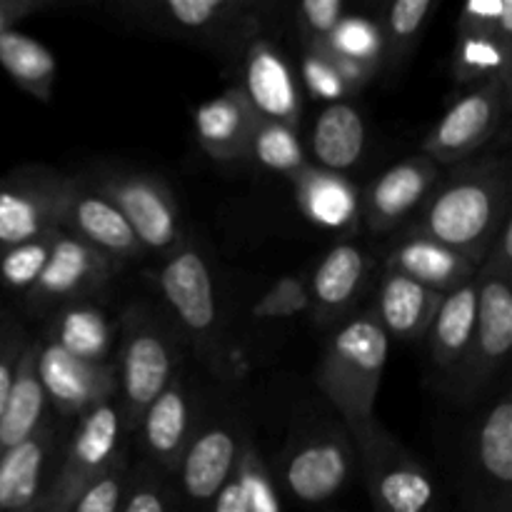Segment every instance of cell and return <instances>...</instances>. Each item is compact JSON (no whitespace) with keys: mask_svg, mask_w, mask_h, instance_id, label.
Here are the masks:
<instances>
[{"mask_svg":"<svg viewBox=\"0 0 512 512\" xmlns=\"http://www.w3.org/2000/svg\"><path fill=\"white\" fill-rule=\"evenodd\" d=\"M505 220H510V168L495 158L460 168L438 185L415 230L480 265Z\"/></svg>","mask_w":512,"mask_h":512,"instance_id":"obj_1","label":"cell"},{"mask_svg":"<svg viewBox=\"0 0 512 512\" xmlns=\"http://www.w3.org/2000/svg\"><path fill=\"white\" fill-rule=\"evenodd\" d=\"M390 338L375 313L358 315L335 330L318 370V388L333 403L358 448L375 428V398L388 363Z\"/></svg>","mask_w":512,"mask_h":512,"instance_id":"obj_2","label":"cell"},{"mask_svg":"<svg viewBox=\"0 0 512 512\" xmlns=\"http://www.w3.org/2000/svg\"><path fill=\"white\" fill-rule=\"evenodd\" d=\"M125 420L115 398L78 418L73 435L58 453L48 490L35 512H68L98 475L123 460Z\"/></svg>","mask_w":512,"mask_h":512,"instance_id":"obj_3","label":"cell"},{"mask_svg":"<svg viewBox=\"0 0 512 512\" xmlns=\"http://www.w3.org/2000/svg\"><path fill=\"white\" fill-rule=\"evenodd\" d=\"M363 460L375 512H433L438 490L423 465L375 425L355 448Z\"/></svg>","mask_w":512,"mask_h":512,"instance_id":"obj_4","label":"cell"},{"mask_svg":"<svg viewBox=\"0 0 512 512\" xmlns=\"http://www.w3.org/2000/svg\"><path fill=\"white\" fill-rule=\"evenodd\" d=\"M73 185L43 173H15L0 180V253L60 228Z\"/></svg>","mask_w":512,"mask_h":512,"instance_id":"obj_5","label":"cell"},{"mask_svg":"<svg viewBox=\"0 0 512 512\" xmlns=\"http://www.w3.org/2000/svg\"><path fill=\"white\" fill-rule=\"evenodd\" d=\"M510 103V80L493 78L460 98L438 120L423 143L425 158L433 163H458L483 148L503 123Z\"/></svg>","mask_w":512,"mask_h":512,"instance_id":"obj_6","label":"cell"},{"mask_svg":"<svg viewBox=\"0 0 512 512\" xmlns=\"http://www.w3.org/2000/svg\"><path fill=\"white\" fill-rule=\"evenodd\" d=\"M35 353V370L48 403L60 415H83L95 405L115 398L118 373L113 365H95L75 358L55 340H45Z\"/></svg>","mask_w":512,"mask_h":512,"instance_id":"obj_7","label":"cell"},{"mask_svg":"<svg viewBox=\"0 0 512 512\" xmlns=\"http://www.w3.org/2000/svg\"><path fill=\"white\" fill-rule=\"evenodd\" d=\"M512 348V273L495 263L478 268V315L473 350L465 363L468 385L488 380L508 360Z\"/></svg>","mask_w":512,"mask_h":512,"instance_id":"obj_8","label":"cell"},{"mask_svg":"<svg viewBox=\"0 0 512 512\" xmlns=\"http://www.w3.org/2000/svg\"><path fill=\"white\" fill-rule=\"evenodd\" d=\"M98 190L123 213L140 248L170 250L180 245V215L173 195L148 175H113Z\"/></svg>","mask_w":512,"mask_h":512,"instance_id":"obj_9","label":"cell"},{"mask_svg":"<svg viewBox=\"0 0 512 512\" xmlns=\"http://www.w3.org/2000/svg\"><path fill=\"white\" fill-rule=\"evenodd\" d=\"M115 373L123 390V420L138 425L145 410L173 380V350L165 335L153 325H143L130 333Z\"/></svg>","mask_w":512,"mask_h":512,"instance_id":"obj_10","label":"cell"},{"mask_svg":"<svg viewBox=\"0 0 512 512\" xmlns=\"http://www.w3.org/2000/svg\"><path fill=\"white\" fill-rule=\"evenodd\" d=\"M110 275V260L75 235L55 228L50 235V253L38 283L30 288V303H63L93 293Z\"/></svg>","mask_w":512,"mask_h":512,"instance_id":"obj_11","label":"cell"},{"mask_svg":"<svg viewBox=\"0 0 512 512\" xmlns=\"http://www.w3.org/2000/svg\"><path fill=\"white\" fill-rule=\"evenodd\" d=\"M353 448L338 435H310L295 445L283 463V480L300 503L330 500L348 483Z\"/></svg>","mask_w":512,"mask_h":512,"instance_id":"obj_12","label":"cell"},{"mask_svg":"<svg viewBox=\"0 0 512 512\" xmlns=\"http://www.w3.org/2000/svg\"><path fill=\"white\" fill-rule=\"evenodd\" d=\"M438 165L428 158H405L390 165L370 183L363 195V220L375 233H388L403 223L433 188H438Z\"/></svg>","mask_w":512,"mask_h":512,"instance_id":"obj_13","label":"cell"},{"mask_svg":"<svg viewBox=\"0 0 512 512\" xmlns=\"http://www.w3.org/2000/svg\"><path fill=\"white\" fill-rule=\"evenodd\" d=\"M263 120L295 128L300 120V90L293 68L268 40L250 43L245 55L243 88H240Z\"/></svg>","mask_w":512,"mask_h":512,"instance_id":"obj_14","label":"cell"},{"mask_svg":"<svg viewBox=\"0 0 512 512\" xmlns=\"http://www.w3.org/2000/svg\"><path fill=\"white\" fill-rule=\"evenodd\" d=\"M55 433L48 423L0 453V512H35L53 478Z\"/></svg>","mask_w":512,"mask_h":512,"instance_id":"obj_15","label":"cell"},{"mask_svg":"<svg viewBox=\"0 0 512 512\" xmlns=\"http://www.w3.org/2000/svg\"><path fill=\"white\" fill-rule=\"evenodd\" d=\"M160 290L180 323L193 335H208L218 320L213 275L195 248H178L160 270Z\"/></svg>","mask_w":512,"mask_h":512,"instance_id":"obj_16","label":"cell"},{"mask_svg":"<svg viewBox=\"0 0 512 512\" xmlns=\"http://www.w3.org/2000/svg\"><path fill=\"white\" fill-rule=\"evenodd\" d=\"M60 228L88 243L108 260H130L143 253L123 213L100 190H80L73 185Z\"/></svg>","mask_w":512,"mask_h":512,"instance_id":"obj_17","label":"cell"},{"mask_svg":"<svg viewBox=\"0 0 512 512\" xmlns=\"http://www.w3.org/2000/svg\"><path fill=\"white\" fill-rule=\"evenodd\" d=\"M260 115L248 103L240 88H230L218 98H210L195 110V135L210 158H248L250 140L260 125Z\"/></svg>","mask_w":512,"mask_h":512,"instance_id":"obj_18","label":"cell"},{"mask_svg":"<svg viewBox=\"0 0 512 512\" xmlns=\"http://www.w3.org/2000/svg\"><path fill=\"white\" fill-rule=\"evenodd\" d=\"M240 445L233 430L223 425L203 430L185 448L180 458V483L193 503H213L215 495L225 488L238 465Z\"/></svg>","mask_w":512,"mask_h":512,"instance_id":"obj_19","label":"cell"},{"mask_svg":"<svg viewBox=\"0 0 512 512\" xmlns=\"http://www.w3.org/2000/svg\"><path fill=\"white\" fill-rule=\"evenodd\" d=\"M475 315H478V273L458 288L443 293L435 318L428 328L430 355L435 365L455 373L465 368L473 350Z\"/></svg>","mask_w":512,"mask_h":512,"instance_id":"obj_20","label":"cell"},{"mask_svg":"<svg viewBox=\"0 0 512 512\" xmlns=\"http://www.w3.org/2000/svg\"><path fill=\"white\" fill-rule=\"evenodd\" d=\"M388 270L405 275L430 290L448 293L473 278L478 273V265L413 230L393 248L388 258Z\"/></svg>","mask_w":512,"mask_h":512,"instance_id":"obj_21","label":"cell"},{"mask_svg":"<svg viewBox=\"0 0 512 512\" xmlns=\"http://www.w3.org/2000/svg\"><path fill=\"white\" fill-rule=\"evenodd\" d=\"M440 300H443V293H438V290H430L415 280L405 278V275L388 270V275L380 283L375 318H378L380 328L385 330L388 338L415 343L423 335H428Z\"/></svg>","mask_w":512,"mask_h":512,"instance_id":"obj_22","label":"cell"},{"mask_svg":"<svg viewBox=\"0 0 512 512\" xmlns=\"http://www.w3.org/2000/svg\"><path fill=\"white\" fill-rule=\"evenodd\" d=\"M313 158L320 170L340 173L353 168L365 150V120L353 103L325 105L313 128Z\"/></svg>","mask_w":512,"mask_h":512,"instance_id":"obj_23","label":"cell"},{"mask_svg":"<svg viewBox=\"0 0 512 512\" xmlns=\"http://www.w3.org/2000/svg\"><path fill=\"white\" fill-rule=\"evenodd\" d=\"M35 353L38 345L28 340L20 353L18 370H15L13 388H10L8 403L0 415V450L15 448L18 443L28 440L45 425V405L48 398L35 370Z\"/></svg>","mask_w":512,"mask_h":512,"instance_id":"obj_24","label":"cell"},{"mask_svg":"<svg viewBox=\"0 0 512 512\" xmlns=\"http://www.w3.org/2000/svg\"><path fill=\"white\" fill-rule=\"evenodd\" d=\"M143 443L148 453L163 465H178L188 448L190 400L178 383H170L140 418Z\"/></svg>","mask_w":512,"mask_h":512,"instance_id":"obj_25","label":"cell"},{"mask_svg":"<svg viewBox=\"0 0 512 512\" xmlns=\"http://www.w3.org/2000/svg\"><path fill=\"white\" fill-rule=\"evenodd\" d=\"M368 270V258L353 243H340L320 260L310 280V303L320 318H330L343 310L360 290Z\"/></svg>","mask_w":512,"mask_h":512,"instance_id":"obj_26","label":"cell"},{"mask_svg":"<svg viewBox=\"0 0 512 512\" xmlns=\"http://www.w3.org/2000/svg\"><path fill=\"white\" fill-rule=\"evenodd\" d=\"M0 65L18 88L38 100H48L53 93L58 63L55 55L30 35L20 30H5L0 35Z\"/></svg>","mask_w":512,"mask_h":512,"instance_id":"obj_27","label":"cell"},{"mask_svg":"<svg viewBox=\"0 0 512 512\" xmlns=\"http://www.w3.org/2000/svg\"><path fill=\"white\" fill-rule=\"evenodd\" d=\"M298 188V203L303 213L313 223L325 225V228H340L353 220L358 210V198H355L353 185L340 175L328 173L320 168H305L295 178Z\"/></svg>","mask_w":512,"mask_h":512,"instance_id":"obj_28","label":"cell"},{"mask_svg":"<svg viewBox=\"0 0 512 512\" xmlns=\"http://www.w3.org/2000/svg\"><path fill=\"white\" fill-rule=\"evenodd\" d=\"M113 338L115 333L110 320L98 308L85 303L70 305L53 325V335H50V340H55L70 355L95 365L110 363Z\"/></svg>","mask_w":512,"mask_h":512,"instance_id":"obj_29","label":"cell"},{"mask_svg":"<svg viewBox=\"0 0 512 512\" xmlns=\"http://www.w3.org/2000/svg\"><path fill=\"white\" fill-rule=\"evenodd\" d=\"M478 468L503 498L512 485V400L505 395L485 413L478 430Z\"/></svg>","mask_w":512,"mask_h":512,"instance_id":"obj_30","label":"cell"},{"mask_svg":"<svg viewBox=\"0 0 512 512\" xmlns=\"http://www.w3.org/2000/svg\"><path fill=\"white\" fill-rule=\"evenodd\" d=\"M512 43L493 38V35H460L455 53V75L460 83L480 80V85L493 78L510 80Z\"/></svg>","mask_w":512,"mask_h":512,"instance_id":"obj_31","label":"cell"},{"mask_svg":"<svg viewBox=\"0 0 512 512\" xmlns=\"http://www.w3.org/2000/svg\"><path fill=\"white\" fill-rule=\"evenodd\" d=\"M248 155H253L263 168L293 175V180L308 168L295 128L273 123V120H260L258 130H255L253 140H250Z\"/></svg>","mask_w":512,"mask_h":512,"instance_id":"obj_32","label":"cell"},{"mask_svg":"<svg viewBox=\"0 0 512 512\" xmlns=\"http://www.w3.org/2000/svg\"><path fill=\"white\" fill-rule=\"evenodd\" d=\"M325 45L340 58L370 70H375V65H378V60H383L385 53L380 25L368 18H360V15H345Z\"/></svg>","mask_w":512,"mask_h":512,"instance_id":"obj_33","label":"cell"},{"mask_svg":"<svg viewBox=\"0 0 512 512\" xmlns=\"http://www.w3.org/2000/svg\"><path fill=\"white\" fill-rule=\"evenodd\" d=\"M433 10L435 3H430V0H398V3L390 5L383 28H380L385 45L383 55L393 58V55L410 53Z\"/></svg>","mask_w":512,"mask_h":512,"instance_id":"obj_34","label":"cell"},{"mask_svg":"<svg viewBox=\"0 0 512 512\" xmlns=\"http://www.w3.org/2000/svg\"><path fill=\"white\" fill-rule=\"evenodd\" d=\"M50 235H45L40 240H30V243L15 245V248H8L0 253V283L5 288L30 293V288L38 283L40 273H43L45 260H48Z\"/></svg>","mask_w":512,"mask_h":512,"instance_id":"obj_35","label":"cell"},{"mask_svg":"<svg viewBox=\"0 0 512 512\" xmlns=\"http://www.w3.org/2000/svg\"><path fill=\"white\" fill-rule=\"evenodd\" d=\"M163 10L180 28L208 33L218 25L235 23V15L243 13L245 5L228 0H168L163 3Z\"/></svg>","mask_w":512,"mask_h":512,"instance_id":"obj_36","label":"cell"},{"mask_svg":"<svg viewBox=\"0 0 512 512\" xmlns=\"http://www.w3.org/2000/svg\"><path fill=\"white\" fill-rule=\"evenodd\" d=\"M233 475L240 483V488H243L250 512H280L273 480H270L268 470H265L263 460H260L258 450L253 445L245 443L240 448L238 465H235Z\"/></svg>","mask_w":512,"mask_h":512,"instance_id":"obj_37","label":"cell"},{"mask_svg":"<svg viewBox=\"0 0 512 512\" xmlns=\"http://www.w3.org/2000/svg\"><path fill=\"white\" fill-rule=\"evenodd\" d=\"M460 35H493L512 43V3L510 0H470L458 18Z\"/></svg>","mask_w":512,"mask_h":512,"instance_id":"obj_38","label":"cell"},{"mask_svg":"<svg viewBox=\"0 0 512 512\" xmlns=\"http://www.w3.org/2000/svg\"><path fill=\"white\" fill-rule=\"evenodd\" d=\"M313 308L310 303V288L303 278H280L263 298L255 305L253 315L258 320H278V318H293V315L305 313Z\"/></svg>","mask_w":512,"mask_h":512,"instance_id":"obj_39","label":"cell"},{"mask_svg":"<svg viewBox=\"0 0 512 512\" xmlns=\"http://www.w3.org/2000/svg\"><path fill=\"white\" fill-rule=\"evenodd\" d=\"M303 80L308 93H313V98L320 100H333V103H338L343 95L350 93L348 85L340 78V73L335 70L333 60L328 58L323 45H305Z\"/></svg>","mask_w":512,"mask_h":512,"instance_id":"obj_40","label":"cell"},{"mask_svg":"<svg viewBox=\"0 0 512 512\" xmlns=\"http://www.w3.org/2000/svg\"><path fill=\"white\" fill-rule=\"evenodd\" d=\"M125 495V463H115L80 493L68 512H118Z\"/></svg>","mask_w":512,"mask_h":512,"instance_id":"obj_41","label":"cell"},{"mask_svg":"<svg viewBox=\"0 0 512 512\" xmlns=\"http://www.w3.org/2000/svg\"><path fill=\"white\" fill-rule=\"evenodd\" d=\"M343 18V0H305L298 5V20L305 35V45L328 43V38Z\"/></svg>","mask_w":512,"mask_h":512,"instance_id":"obj_42","label":"cell"},{"mask_svg":"<svg viewBox=\"0 0 512 512\" xmlns=\"http://www.w3.org/2000/svg\"><path fill=\"white\" fill-rule=\"evenodd\" d=\"M28 340L20 335L18 328L0 325V415H3L5 403H8L10 388H13L15 370H18L20 353H23Z\"/></svg>","mask_w":512,"mask_h":512,"instance_id":"obj_43","label":"cell"},{"mask_svg":"<svg viewBox=\"0 0 512 512\" xmlns=\"http://www.w3.org/2000/svg\"><path fill=\"white\" fill-rule=\"evenodd\" d=\"M118 512H170L168 493L153 480H140L125 490Z\"/></svg>","mask_w":512,"mask_h":512,"instance_id":"obj_44","label":"cell"},{"mask_svg":"<svg viewBox=\"0 0 512 512\" xmlns=\"http://www.w3.org/2000/svg\"><path fill=\"white\" fill-rule=\"evenodd\" d=\"M43 0H0V35L15 30V23L43 8Z\"/></svg>","mask_w":512,"mask_h":512,"instance_id":"obj_45","label":"cell"},{"mask_svg":"<svg viewBox=\"0 0 512 512\" xmlns=\"http://www.w3.org/2000/svg\"><path fill=\"white\" fill-rule=\"evenodd\" d=\"M213 512H250L248 500H245V493L243 488H240L238 480H235V475L225 483V488L215 495Z\"/></svg>","mask_w":512,"mask_h":512,"instance_id":"obj_46","label":"cell"},{"mask_svg":"<svg viewBox=\"0 0 512 512\" xmlns=\"http://www.w3.org/2000/svg\"><path fill=\"white\" fill-rule=\"evenodd\" d=\"M0 453H3V450H0Z\"/></svg>","mask_w":512,"mask_h":512,"instance_id":"obj_47","label":"cell"}]
</instances>
